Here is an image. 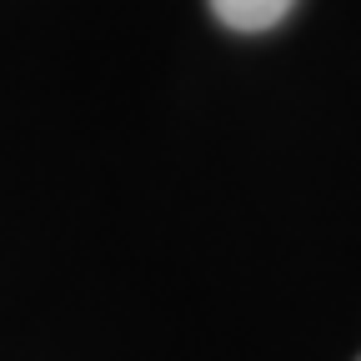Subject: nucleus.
I'll use <instances>...</instances> for the list:
<instances>
[{
  "instance_id": "f257e3e1",
  "label": "nucleus",
  "mask_w": 361,
  "mask_h": 361,
  "mask_svg": "<svg viewBox=\"0 0 361 361\" xmlns=\"http://www.w3.org/2000/svg\"><path fill=\"white\" fill-rule=\"evenodd\" d=\"M291 6L296 0H211L216 20L231 25V30H271V25L286 20Z\"/></svg>"
}]
</instances>
